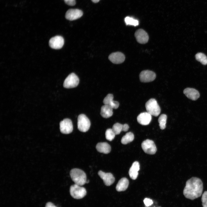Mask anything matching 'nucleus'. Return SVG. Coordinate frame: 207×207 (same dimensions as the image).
Instances as JSON below:
<instances>
[{"label": "nucleus", "mask_w": 207, "mask_h": 207, "mask_svg": "<svg viewBox=\"0 0 207 207\" xmlns=\"http://www.w3.org/2000/svg\"><path fill=\"white\" fill-rule=\"evenodd\" d=\"M140 169V165L137 161L134 162L130 168L129 173L130 177L132 179H136L138 175V171Z\"/></svg>", "instance_id": "obj_17"}, {"label": "nucleus", "mask_w": 207, "mask_h": 207, "mask_svg": "<svg viewBox=\"0 0 207 207\" xmlns=\"http://www.w3.org/2000/svg\"><path fill=\"white\" fill-rule=\"evenodd\" d=\"M143 202L146 206L148 207L151 205L153 203L152 200L148 198H145L143 200Z\"/></svg>", "instance_id": "obj_29"}, {"label": "nucleus", "mask_w": 207, "mask_h": 207, "mask_svg": "<svg viewBox=\"0 0 207 207\" xmlns=\"http://www.w3.org/2000/svg\"><path fill=\"white\" fill-rule=\"evenodd\" d=\"M152 119V115L147 112L140 113L137 118L138 122L143 125H146L149 124L151 121Z\"/></svg>", "instance_id": "obj_15"}, {"label": "nucleus", "mask_w": 207, "mask_h": 207, "mask_svg": "<svg viewBox=\"0 0 207 207\" xmlns=\"http://www.w3.org/2000/svg\"></svg>", "instance_id": "obj_35"}, {"label": "nucleus", "mask_w": 207, "mask_h": 207, "mask_svg": "<svg viewBox=\"0 0 207 207\" xmlns=\"http://www.w3.org/2000/svg\"><path fill=\"white\" fill-rule=\"evenodd\" d=\"M113 95L112 94H108L103 100L104 104L110 106L113 109H116L118 107L119 103L116 101L113 100Z\"/></svg>", "instance_id": "obj_18"}, {"label": "nucleus", "mask_w": 207, "mask_h": 207, "mask_svg": "<svg viewBox=\"0 0 207 207\" xmlns=\"http://www.w3.org/2000/svg\"><path fill=\"white\" fill-rule=\"evenodd\" d=\"M124 21L126 25L136 26L139 24V21L129 16L126 17L125 18Z\"/></svg>", "instance_id": "obj_25"}, {"label": "nucleus", "mask_w": 207, "mask_h": 207, "mask_svg": "<svg viewBox=\"0 0 207 207\" xmlns=\"http://www.w3.org/2000/svg\"><path fill=\"white\" fill-rule=\"evenodd\" d=\"M129 128V126L127 124H123V131H126Z\"/></svg>", "instance_id": "obj_31"}, {"label": "nucleus", "mask_w": 207, "mask_h": 207, "mask_svg": "<svg viewBox=\"0 0 207 207\" xmlns=\"http://www.w3.org/2000/svg\"><path fill=\"white\" fill-rule=\"evenodd\" d=\"M129 181L126 178H122L118 181L116 186V189L118 191H123L128 188Z\"/></svg>", "instance_id": "obj_21"}, {"label": "nucleus", "mask_w": 207, "mask_h": 207, "mask_svg": "<svg viewBox=\"0 0 207 207\" xmlns=\"http://www.w3.org/2000/svg\"><path fill=\"white\" fill-rule=\"evenodd\" d=\"M109 59L114 64H119L124 61L125 56L122 53L117 52L111 54L109 56Z\"/></svg>", "instance_id": "obj_14"}, {"label": "nucleus", "mask_w": 207, "mask_h": 207, "mask_svg": "<svg viewBox=\"0 0 207 207\" xmlns=\"http://www.w3.org/2000/svg\"><path fill=\"white\" fill-rule=\"evenodd\" d=\"M60 132L64 134H69L73 131V126L72 121L69 118H65L60 123Z\"/></svg>", "instance_id": "obj_8"}, {"label": "nucleus", "mask_w": 207, "mask_h": 207, "mask_svg": "<svg viewBox=\"0 0 207 207\" xmlns=\"http://www.w3.org/2000/svg\"><path fill=\"white\" fill-rule=\"evenodd\" d=\"M195 58L202 64H207V57L204 53L200 52L197 53L195 55Z\"/></svg>", "instance_id": "obj_23"}, {"label": "nucleus", "mask_w": 207, "mask_h": 207, "mask_svg": "<svg viewBox=\"0 0 207 207\" xmlns=\"http://www.w3.org/2000/svg\"><path fill=\"white\" fill-rule=\"evenodd\" d=\"M79 81V79L77 76L74 73H71L65 80L63 86L67 89L74 88L78 86Z\"/></svg>", "instance_id": "obj_6"}, {"label": "nucleus", "mask_w": 207, "mask_h": 207, "mask_svg": "<svg viewBox=\"0 0 207 207\" xmlns=\"http://www.w3.org/2000/svg\"><path fill=\"white\" fill-rule=\"evenodd\" d=\"M116 135L112 129H107L105 132L106 139L108 141H111L114 139Z\"/></svg>", "instance_id": "obj_27"}, {"label": "nucleus", "mask_w": 207, "mask_h": 207, "mask_svg": "<svg viewBox=\"0 0 207 207\" xmlns=\"http://www.w3.org/2000/svg\"><path fill=\"white\" fill-rule=\"evenodd\" d=\"M89 182V180H87L86 181V183H88Z\"/></svg>", "instance_id": "obj_34"}, {"label": "nucleus", "mask_w": 207, "mask_h": 207, "mask_svg": "<svg viewBox=\"0 0 207 207\" xmlns=\"http://www.w3.org/2000/svg\"><path fill=\"white\" fill-rule=\"evenodd\" d=\"M70 174L75 184L81 186L86 183V175L82 170L76 168L72 169L70 171Z\"/></svg>", "instance_id": "obj_2"}, {"label": "nucleus", "mask_w": 207, "mask_h": 207, "mask_svg": "<svg viewBox=\"0 0 207 207\" xmlns=\"http://www.w3.org/2000/svg\"><path fill=\"white\" fill-rule=\"evenodd\" d=\"M123 124L118 123L114 124L113 126L112 129L116 135L119 134L123 131Z\"/></svg>", "instance_id": "obj_26"}, {"label": "nucleus", "mask_w": 207, "mask_h": 207, "mask_svg": "<svg viewBox=\"0 0 207 207\" xmlns=\"http://www.w3.org/2000/svg\"><path fill=\"white\" fill-rule=\"evenodd\" d=\"M83 15V12L77 9H71L68 10L65 14L66 18L70 20H73L80 18Z\"/></svg>", "instance_id": "obj_11"}, {"label": "nucleus", "mask_w": 207, "mask_h": 207, "mask_svg": "<svg viewBox=\"0 0 207 207\" xmlns=\"http://www.w3.org/2000/svg\"><path fill=\"white\" fill-rule=\"evenodd\" d=\"M96 148L99 152L104 154L109 153L111 150L110 146L106 142L98 143L96 145Z\"/></svg>", "instance_id": "obj_19"}, {"label": "nucleus", "mask_w": 207, "mask_h": 207, "mask_svg": "<svg viewBox=\"0 0 207 207\" xmlns=\"http://www.w3.org/2000/svg\"><path fill=\"white\" fill-rule=\"evenodd\" d=\"M135 36L137 41L141 44H145L149 40L147 33L142 29L136 30L135 33Z\"/></svg>", "instance_id": "obj_13"}, {"label": "nucleus", "mask_w": 207, "mask_h": 207, "mask_svg": "<svg viewBox=\"0 0 207 207\" xmlns=\"http://www.w3.org/2000/svg\"><path fill=\"white\" fill-rule=\"evenodd\" d=\"M147 112L152 116H157L160 114L161 109L156 100L154 98L149 100L145 103Z\"/></svg>", "instance_id": "obj_3"}, {"label": "nucleus", "mask_w": 207, "mask_h": 207, "mask_svg": "<svg viewBox=\"0 0 207 207\" xmlns=\"http://www.w3.org/2000/svg\"><path fill=\"white\" fill-rule=\"evenodd\" d=\"M183 93L187 97L192 100H197L200 96L198 91L193 88L185 89L183 91Z\"/></svg>", "instance_id": "obj_16"}, {"label": "nucleus", "mask_w": 207, "mask_h": 207, "mask_svg": "<svg viewBox=\"0 0 207 207\" xmlns=\"http://www.w3.org/2000/svg\"><path fill=\"white\" fill-rule=\"evenodd\" d=\"M65 3L67 5L73 6L76 4L75 0H64Z\"/></svg>", "instance_id": "obj_30"}, {"label": "nucleus", "mask_w": 207, "mask_h": 207, "mask_svg": "<svg viewBox=\"0 0 207 207\" xmlns=\"http://www.w3.org/2000/svg\"><path fill=\"white\" fill-rule=\"evenodd\" d=\"M203 190V183L201 180L193 177L186 182L183 193L186 198L193 200L201 196Z\"/></svg>", "instance_id": "obj_1"}, {"label": "nucleus", "mask_w": 207, "mask_h": 207, "mask_svg": "<svg viewBox=\"0 0 207 207\" xmlns=\"http://www.w3.org/2000/svg\"><path fill=\"white\" fill-rule=\"evenodd\" d=\"M139 76L141 82H149L153 81L155 79L156 74L152 71L146 70L141 72Z\"/></svg>", "instance_id": "obj_9"}, {"label": "nucleus", "mask_w": 207, "mask_h": 207, "mask_svg": "<svg viewBox=\"0 0 207 207\" xmlns=\"http://www.w3.org/2000/svg\"><path fill=\"white\" fill-rule=\"evenodd\" d=\"M167 118L166 115L164 114H161L159 117L158 122L159 126L161 129H164L166 128Z\"/></svg>", "instance_id": "obj_24"}, {"label": "nucleus", "mask_w": 207, "mask_h": 207, "mask_svg": "<svg viewBox=\"0 0 207 207\" xmlns=\"http://www.w3.org/2000/svg\"><path fill=\"white\" fill-rule=\"evenodd\" d=\"M134 138V135L132 132L127 133L122 137L121 142L123 144H126L133 141Z\"/></svg>", "instance_id": "obj_22"}, {"label": "nucleus", "mask_w": 207, "mask_h": 207, "mask_svg": "<svg viewBox=\"0 0 207 207\" xmlns=\"http://www.w3.org/2000/svg\"><path fill=\"white\" fill-rule=\"evenodd\" d=\"M113 108L109 105L104 104L101 108L100 114L103 118H109L113 115Z\"/></svg>", "instance_id": "obj_20"}, {"label": "nucleus", "mask_w": 207, "mask_h": 207, "mask_svg": "<svg viewBox=\"0 0 207 207\" xmlns=\"http://www.w3.org/2000/svg\"><path fill=\"white\" fill-rule=\"evenodd\" d=\"M70 192L72 197L77 199L83 198L87 194L86 190L84 187L75 184L70 186Z\"/></svg>", "instance_id": "obj_4"}, {"label": "nucleus", "mask_w": 207, "mask_h": 207, "mask_svg": "<svg viewBox=\"0 0 207 207\" xmlns=\"http://www.w3.org/2000/svg\"><path fill=\"white\" fill-rule=\"evenodd\" d=\"M91 1L95 3H98L100 0H91Z\"/></svg>", "instance_id": "obj_33"}, {"label": "nucleus", "mask_w": 207, "mask_h": 207, "mask_svg": "<svg viewBox=\"0 0 207 207\" xmlns=\"http://www.w3.org/2000/svg\"><path fill=\"white\" fill-rule=\"evenodd\" d=\"M201 201L203 207H207V191H205L202 194Z\"/></svg>", "instance_id": "obj_28"}, {"label": "nucleus", "mask_w": 207, "mask_h": 207, "mask_svg": "<svg viewBox=\"0 0 207 207\" xmlns=\"http://www.w3.org/2000/svg\"><path fill=\"white\" fill-rule=\"evenodd\" d=\"M99 176L103 180L105 185L109 186L113 183L115 178L111 173H106L101 170H99L98 173Z\"/></svg>", "instance_id": "obj_12"}, {"label": "nucleus", "mask_w": 207, "mask_h": 207, "mask_svg": "<svg viewBox=\"0 0 207 207\" xmlns=\"http://www.w3.org/2000/svg\"><path fill=\"white\" fill-rule=\"evenodd\" d=\"M45 207H57L54 204L51 202H47L45 206Z\"/></svg>", "instance_id": "obj_32"}, {"label": "nucleus", "mask_w": 207, "mask_h": 207, "mask_svg": "<svg viewBox=\"0 0 207 207\" xmlns=\"http://www.w3.org/2000/svg\"><path fill=\"white\" fill-rule=\"evenodd\" d=\"M91 123L89 119L84 114H80L77 119L78 129L80 131L85 132L89 129Z\"/></svg>", "instance_id": "obj_5"}, {"label": "nucleus", "mask_w": 207, "mask_h": 207, "mask_svg": "<svg viewBox=\"0 0 207 207\" xmlns=\"http://www.w3.org/2000/svg\"><path fill=\"white\" fill-rule=\"evenodd\" d=\"M64 43V38L60 36H57L52 37L49 41L50 47L55 49H61L63 46Z\"/></svg>", "instance_id": "obj_10"}, {"label": "nucleus", "mask_w": 207, "mask_h": 207, "mask_svg": "<svg viewBox=\"0 0 207 207\" xmlns=\"http://www.w3.org/2000/svg\"><path fill=\"white\" fill-rule=\"evenodd\" d=\"M141 147L144 152L148 154H154L157 151L156 147L154 142L148 139L142 142Z\"/></svg>", "instance_id": "obj_7"}]
</instances>
